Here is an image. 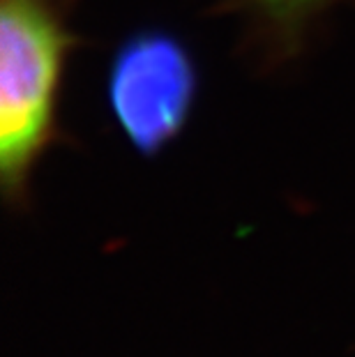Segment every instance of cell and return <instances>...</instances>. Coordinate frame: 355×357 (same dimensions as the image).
I'll list each match as a JSON object with an SVG mask.
<instances>
[{
  "mask_svg": "<svg viewBox=\"0 0 355 357\" xmlns=\"http://www.w3.org/2000/svg\"><path fill=\"white\" fill-rule=\"evenodd\" d=\"M70 35L54 0L0 5V173L5 192H24L56 123Z\"/></svg>",
  "mask_w": 355,
  "mask_h": 357,
  "instance_id": "cell-1",
  "label": "cell"
},
{
  "mask_svg": "<svg viewBox=\"0 0 355 357\" xmlns=\"http://www.w3.org/2000/svg\"><path fill=\"white\" fill-rule=\"evenodd\" d=\"M194 93L196 70L190 53L166 33L134 35L111 63L113 118L146 155L176 139L190 118Z\"/></svg>",
  "mask_w": 355,
  "mask_h": 357,
  "instance_id": "cell-2",
  "label": "cell"
},
{
  "mask_svg": "<svg viewBox=\"0 0 355 357\" xmlns=\"http://www.w3.org/2000/svg\"><path fill=\"white\" fill-rule=\"evenodd\" d=\"M252 3L275 14H293V12L307 10V7L316 5L319 0H252Z\"/></svg>",
  "mask_w": 355,
  "mask_h": 357,
  "instance_id": "cell-3",
  "label": "cell"
}]
</instances>
